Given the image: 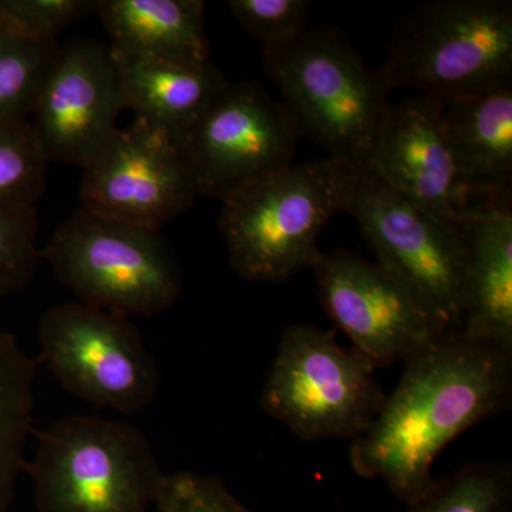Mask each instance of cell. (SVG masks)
Returning a JSON list of instances; mask_svg holds the SVG:
<instances>
[{
  "mask_svg": "<svg viewBox=\"0 0 512 512\" xmlns=\"http://www.w3.org/2000/svg\"><path fill=\"white\" fill-rule=\"evenodd\" d=\"M403 365L396 389L353 440L350 464L409 505L436 485L431 468L451 441L510 406L512 350L447 330Z\"/></svg>",
  "mask_w": 512,
  "mask_h": 512,
  "instance_id": "obj_1",
  "label": "cell"
},
{
  "mask_svg": "<svg viewBox=\"0 0 512 512\" xmlns=\"http://www.w3.org/2000/svg\"><path fill=\"white\" fill-rule=\"evenodd\" d=\"M359 168L323 157L291 164L222 201L229 262L242 279L279 284L318 261L319 237L355 197Z\"/></svg>",
  "mask_w": 512,
  "mask_h": 512,
  "instance_id": "obj_2",
  "label": "cell"
},
{
  "mask_svg": "<svg viewBox=\"0 0 512 512\" xmlns=\"http://www.w3.org/2000/svg\"><path fill=\"white\" fill-rule=\"evenodd\" d=\"M264 69L299 136L329 157L365 167L390 107V90L343 33L319 26L265 47Z\"/></svg>",
  "mask_w": 512,
  "mask_h": 512,
  "instance_id": "obj_3",
  "label": "cell"
},
{
  "mask_svg": "<svg viewBox=\"0 0 512 512\" xmlns=\"http://www.w3.org/2000/svg\"><path fill=\"white\" fill-rule=\"evenodd\" d=\"M384 83L444 101L512 84L510 0H434L394 29Z\"/></svg>",
  "mask_w": 512,
  "mask_h": 512,
  "instance_id": "obj_4",
  "label": "cell"
},
{
  "mask_svg": "<svg viewBox=\"0 0 512 512\" xmlns=\"http://www.w3.org/2000/svg\"><path fill=\"white\" fill-rule=\"evenodd\" d=\"M25 471L39 512H150L165 478L138 427L84 414L40 431Z\"/></svg>",
  "mask_w": 512,
  "mask_h": 512,
  "instance_id": "obj_5",
  "label": "cell"
},
{
  "mask_svg": "<svg viewBox=\"0 0 512 512\" xmlns=\"http://www.w3.org/2000/svg\"><path fill=\"white\" fill-rule=\"evenodd\" d=\"M42 259L77 302L119 315L168 311L183 292V271L156 229L80 208L53 232Z\"/></svg>",
  "mask_w": 512,
  "mask_h": 512,
  "instance_id": "obj_6",
  "label": "cell"
},
{
  "mask_svg": "<svg viewBox=\"0 0 512 512\" xmlns=\"http://www.w3.org/2000/svg\"><path fill=\"white\" fill-rule=\"evenodd\" d=\"M375 367L315 325L288 326L266 377L261 407L303 441L356 440L384 394Z\"/></svg>",
  "mask_w": 512,
  "mask_h": 512,
  "instance_id": "obj_7",
  "label": "cell"
},
{
  "mask_svg": "<svg viewBox=\"0 0 512 512\" xmlns=\"http://www.w3.org/2000/svg\"><path fill=\"white\" fill-rule=\"evenodd\" d=\"M37 335L47 369L73 396L124 416L156 400V360L127 316L82 302L60 303L43 313Z\"/></svg>",
  "mask_w": 512,
  "mask_h": 512,
  "instance_id": "obj_8",
  "label": "cell"
},
{
  "mask_svg": "<svg viewBox=\"0 0 512 512\" xmlns=\"http://www.w3.org/2000/svg\"><path fill=\"white\" fill-rule=\"evenodd\" d=\"M376 262L436 312L450 329L463 322L466 229L414 204L370 168H359L349 208Z\"/></svg>",
  "mask_w": 512,
  "mask_h": 512,
  "instance_id": "obj_9",
  "label": "cell"
},
{
  "mask_svg": "<svg viewBox=\"0 0 512 512\" xmlns=\"http://www.w3.org/2000/svg\"><path fill=\"white\" fill-rule=\"evenodd\" d=\"M298 128L256 82L229 83L177 141L198 197L221 202L293 164Z\"/></svg>",
  "mask_w": 512,
  "mask_h": 512,
  "instance_id": "obj_10",
  "label": "cell"
},
{
  "mask_svg": "<svg viewBox=\"0 0 512 512\" xmlns=\"http://www.w3.org/2000/svg\"><path fill=\"white\" fill-rule=\"evenodd\" d=\"M320 301L370 366L406 362L450 326L396 276L362 256L335 249L312 266Z\"/></svg>",
  "mask_w": 512,
  "mask_h": 512,
  "instance_id": "obj_11",
  "label": "cell"
},
{
  "mask_svg": "<svg viewBox=\"0 0 512 512\" xmlns=\"http://www.w3.org/2000/svg\"><path fill=\"white\" fill-rule=\"evenodd\" d=\"M82 170V207L138 227L163 231L198 198L177 141L140 119L117 128Z\"/></svg>",
  "mask_w": 512,
  "mask_h": 512,
  "instance_id": "obj_12",
  "label": "cell"
},
{
  "mask_svg": "<svg viewBox=\"0 0 512 512\" xmlns=\"http://www.w3.org/2000/svg\"><path fill=\"white\" fill-rule=\"evenodd\" d=\"M126 110L110 47L79 40L60 50L32 116L47 160L83 168Z\"/></svg>",
  "mask_w": 512,
  "mask_h": 512,
  "instance_id": "obj_13",
  "label": "cell"
},
{
  "mask_svg": "<svg viewBox=\"0 0 512 512\" xmlns=\"http://www.w3.org/2000/svg\"><path fill=\"white\" fill-rule=\"evenodd\" d=\"M443 107L427 96L390 104L365 167L414 204L464 228L476 197L448 144Z\"/></svg>",
  "mask_w": 512,
  "mask_h": 512,
  "instance_id": "obj_14",
  "label": "cell"
},
{
  "mask_svg": "<svg viewBox=\"0 0 512 512\" xmlns=\"http://www.w3.org/2000/svg\"><path fill=\"white\" fill-rule=\"evenodd\" d=\"M461 332L512 350V195L478 197L466 221Z\"/></svg>",
  "mask_w": 512,
  "mask_h": 512,
  "instance_id": "obj_15",
  "label": "cell"
},
{
  "mask_svg": "<svg viewBox=\"0 0 512 512\" xmlns=\"http://www.w3.org/2000/svg\"><path fill=\"white\" fill-rule=\"evenodd\" d=\"M126 110L175 141L210 109L228 86L212 64L164 62L113 52Z\"/></svg>",
  "mask_w": 512,
  "mask_h": 512,
  "instance_id": "obj_16",
  "label": "cell"
},
{
  "mask_svg": "<svg viewBox=\"0 0 512 512\" xmlns=\"http://www.w3.org/2000/svg\"><path fill=\"white\" fill-rule=\"evenodd\" d=\"M443 127L474 197L512 195V84L446 101Z\"/></svg>",
  "mask_w": 512,
  "mask_h": 512,
  "instance_id": "obj_17",
  "label": "cell"
},
{
  "mask_svg": "<svg viewBox=\"0 0 512 512\" xmlns=\"http://www.w3.org/2000/svg\"><path fill=\"white\" fill-rule=\"evenodd\" d=\"M110 49L185 64L211 62L202 0H97Z\"/></svg>",
  "mask_w": 512,
  "mask_h": 512,
  "instance_id": "obj_18",
  "label": "cell"
},
{
  "mask_svg": "<svg viewBox=\"0 0 512 512\" xmlns=\"http://www.w3.org/2000/svg\"><path fill=\"white\" fill-rule=\"evenodd\" d=\"M36 363L15 335L0 326V512H8L16 483L25 471V454L35 412Z\"/></svg>",
  "mask_w": 512,
  "mask_h": 512,
  "instance_id": "obj_19",
  "label": "cell"
},
{
  "mask_svg": "<svg viewBox=\"0 0 512 512\" xmlns=\"http://www.w3.org/2000/svg\"><path fill=\"white\" fill-rule=\"evenodd\" d=\"M62 47L0 23V123L28 120Z\"/></svg>",
  "mask_w": 512,
  "mask_h": 512,
  "instance_id": "obj_20",
  "label": "cell"
},
{
  "mask_svg": "<svg viewBox=\"0 0 512 512\" xmlns=\"http://www.w3.org/2000/svg\"><path fill=\"white\" fill-rule=\"evenodd\" d=\"M409 512H512V477L504 464H471L436 485Z\"/></svg>",
  "mask_w": 512,
  "mask_h": 512,
  "instance_id": "obj_21",
  "label": "cell"
},
{
  "mask_svg": "<svg viewBox=\"0 0 512 512\" xmlns=\"http://www.w3.org/2000/svg\"><path fill=\"white\" fill-rule=\"evenodd\" d=\"M49 163L29 120L0 123V204L36 207Z\"/></svg>",
  "mask_w": 512,
  "mask_h": 512,
  "instance_id": "obj_22",
  "label": "cell"
},
{
  "mask_svg": "<svg viewBox=\"0 0 512 512\" xmlns=\"http://www.w3.org/2000/svg\"><path fill=\"white\" fill-rule=\"evenodd\" d=\"M39 212L32 205L0 204V301L22 292L42 261Z\"/></svg>",
  "mask_w": 512,
  "mask_h": 512,
  "instance_id": "obj_23",
  "label": "cell"
},
{
  "mask_svg": "<svg viewBox=\"0 0 512 512\" xmlns=\"http://www.w3.org/2000/svg\"><path fill=\"white\" fill-rule=\"evenodd\" d=\"M309 0H229L228 8L249 36L265 47L282 45L308 29Z\"/></svg>",
  "mask_w": 512,
  "mask_h": 512,
  "instance_id": "obj_24",
  "label": "cell"
},
{
  "mask_svg": "<svg viewBox=\"0 0 512 512\" xmlns=\"http://www.w3.org/2000/svg\"><path fill=\"white\" fill-rule=\"evenodd\" d=\"M96 9L97 0H2L3 23L43 42H57L60 33Z\"/></svg>",
  "mask_w": 512,
  "mask_h": 512,
  "instance_id": "obj_25",
  "label": "cell"
},
{
  "mask_svg": "<svg viewBox=\"0 0 512 512\" xmlns=\"http://www.w3.org/2000/svg\"><path fill=\"white\" fill-rule=\"evenodd\" d=\"M154 508L156 512H252L218 478L188 471L165 474Z\"/></svg>",
  "mask_w": 512,
  "mask_h": 512,
  "instance_id": "obj_26",
  "label": "cell"
},
{
  "mask_svg": "<svg viewBox=\"0 0 512 512\" xmlns=\"http://www.w3.org/2000/svg\"><path fill=\"white\" fill-rule=\"evenodd\" d=\"M3 22V15H2V0H0V23Z\"/></svg>",
  "mask_w": 512,
  "mask_h": 512,
  "instance_id": "obj_27",
  "label": "cell"
}]
</instances>
